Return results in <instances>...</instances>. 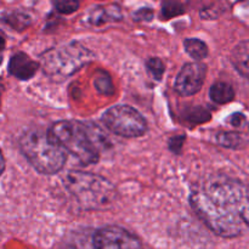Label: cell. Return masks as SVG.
I'll return each mask as SVG.
<instances>
[{
	"mask_svg": "<svg viewBox=\"0 0 249 249\" xmlns=\"http://www.w3.org/2000/svg\"><path fill=\"white\" fill-rule=\"evenodd\" d=\"M190 204L197 218L220 237H238L249 231V187L224 174L195 185Z\"/></svg>",
	"mask_w": 249,
	"mask_h": 249,
	"instance_id": "6da1fadb",
	"label": "cell"
},
{
	"mask_svg": "<svg viewBox=\"0 0 249 249\" xmlns=\"http://www.w3.org/2000/svg\"><path fill=\"white\" fill-rule=\"evenodd\" d=\"M48 134L82 165L99 162L102 150L107 146L104 131L92 123L56 122L50 126Z\"/></svg>",
	"mask_w": 249,
	"mask_h": 249,
	"instance_id": "7a4b0ae2",
	"label": "cell"
},
{
	"mask_svg": "<svg viewBox=\"0 0 249 249\" xmlns=\"http://www.w3.org/2000/svg\"><path fill=\"white\" fill-rule=\"evenodd\" d=\"M63 185L79 207L87 211H104L117 201V189L109 180L92 173L68 172Z\"/></svg>",
	"mask_w": 249,
	"mask_h": 249,
	"instance_id": "3957f363",
	"label": "cell"
},
{
	"mask_svg": "<svg viewBox=\"0 0 249 249\" xmlns=\"http://www.w3.org/2000/svg\"><path fill=\"white\" fill-rule=\"evenodd\" d=\"M19 150L29 164L43 174H56L66 164V150L48 133L28 130L19 138Z\"/></svg>",
	"mask_w": 249,
	"mask_h": 249,
	"instance_id": "277c9868",
	"label": "cell"
},
{
	"mask_svg": "<svg viewBox=\"0 0 249 249\" xmlns=\"http://www.w3.org/2000/svg\"><path fill=\"white\" fill-rule=\"evenodd\" d=\"M94 60V53L80 43L66 44L50 49L41 55L40 67L53 80L67 79Z\"/></svg>",
	"mask_w": 249,
	"mask_h": 249,
	"instance_id": "5b68a950",
	"label": "cell"
},
{
	"mask_svg": "<svg viewBox=\"0 0 249 249\" xmlns=\"http://www.w3.org/2000/svg\"><path fill=\"white\" fill-rule=\"evenodd\" d=\"M101 119L107 129L123 138H139L147 131L145 117L128 105L111 107L105 111Z\"/></svg>",
	"mask_w": 249,
	"mask_h": 249,
	"instance_id": "8992f818",
	"label": "cell"
},
{
	"mask_svg": "<svg viewBox=\"0 0 249 249\" xmlns=\"http://www.w3.org/2000/svg\"><path fill=\"white\" fill-rule=\"evenodd\" d=\"M92 246L99 249L139 248L141 242L135 235L119 226H105L92 236Z\"/></svg>",
	"mask_w": 249,
	"mask_h": 249,
	"instance_id": "52a82bcc",
	"label": "cell"
},
{
	"mask_svg": "<svg viewBox=\"0 0 249 249\" xmlns=\"http://www.w3.org/2000/svg\"><path fill=\"white\" fill-rule=\"evenodd\" d=\"M206 75L207 66L204 63H186L175 79L174 89L181 96H192L202 89Z\"/></svg>",
	"mask_w": 249,
	"mask_h": 249,
	"instance_id": "ba28073f",
	"label": "cell"
},
{
	"mask_svg": "<svg viewBox=\"0 0 249 249\" xmlns=\"http://www.w3.org/2000/svg\"><path fill=\"white\" fill-rule=\"evenodd\" d=\"M40 67V62L32 60L24 53H17L10 58L9 61V73L17 79L28 80L34 77Z\"/></svg>",
	"mask_w": 249,
	"mask_h": 249,
	"instance_id": "9c48e42d",
	"label": "cell"
},
{
	"mask_svg": "<svg viewBox=\"0 0 249 249\" xmlns=\"http://www.w3.org/2000/svg\"><path fill=\"white\" fill-rule=\"evenodd\" d=\"M122 19V12L121 9L116 5H111V6H102L96 7L92 10L88 17V22L94 26H101L104 23H108V22H117Z\"/></svg>",
	"mask_w": 249,
	"mask_h": 249,
	"instance_id": "30bf717a",
	"label": "cell"
},
{
	"mask_svg": "<svg viewBox=\"0 0 249 249\" xmlns=\"http://www.w3.org/2000/svg\"><path fill=\"white\" fill-rule=\"evenodd\" d=\"M231 62L238 73L249 79V40L241 41L231 53Z\"/></svg>",
	"mask_w": 249,
	"mask_h": 249,
	"instance_id": "8fae6325",
	"label": "cell"
},
{
	"mask_svg": "<svg viewBox=\"0 0 249 249\" xmlns=\"http://www.w3.org/2000/svg\"><path fill=\"white\" fill-rule=\"evenodd\" d=\"M209 96H211L212 101L215 102V104L224 105L232 101L233 97H235V90L229 83L218 82L211 87Z\"/></svg>",
	"mask_w": 249,
	"mask_h": 249,
	"instance_id": "7c38bea8",
	"label": "cell"
},
{
	"mask_svg": "<svg viewBox=\"0 0 249 249\" xmlns=\"http://www.w3.org/2000/svg\"><path fill=\"white\" fill-rule=\"evenodd\" d=\"M184 48L185 51L191 56L192 58L197 61H201L208 56V46L204 41L199 40L196 38H190L184 41Z\"/></svg>",
	"mask_w": 249,
	"mask_h": 249,
	"instance_id": "4fadbf2b",
	"label": "cell"
},
{
	"mask_svg": "<svg viewBox=\"0 0 249 249\" xmlns=\"http://www.w3.org/2000/svg\"><path fill=\"white\" fill-rule=\"evenodd\" d=\"M215 142L226 148H241L245 143V138L233 131H220L215 135Z\"/></svg>",
	"mask_w": 249,
	"mask_h": 249,
	"instance_id": "5bb4252c",
	"label": "cell"
},
{
	"mask_svg": "<svg viewBox=\"0 0 249 249\" xmlns=\"http://www.w3.org/2000/svg\"><path fill=\"white\" fill-rule=\"evenodd\" d=\"M4 19L16 31H23L31 24V18L28 15L22 14V12H12L9 16H5Z\"/></svg>",
	"mask_w": 249,
	"mask_h": 249,
	"instance_id": "9a60e30c",
	"label": "cell"
},
{
	"mask_svg": "<svg viewBox=\"0 0 249 249\" xmlns=\"http://www.w3.org/2000/svg\"><path fill=\"white\" fill-rule=\"evenodd\" d=\"M185 9L181 2L177 0H165L162 5V16L165 19H170L173 17H177L179 15L184 14Z\"/></svg>",
	"mask_w": 249,
	"mask_h": 249,
	"instance_id": "2e32d148",
	"label": "cell"
},
{
	"mask_svg": "<svg viewBox=\"0 0 249 249\" xmlns=\"http://www.w3.org/2000/svg\"><path fill=\"white\" fill-rule=\"evenodd\" d=\"M95 88L97 89V91L104 95H112L114 92V87L112 84L111 77L106 72H100V74L96 75Z\"/></svg>",
	"mask_w": 249,
	"mask_h": 249,
	"instance_id": "e0dca14e",
	"label": "cell"
},
{
	"mask_svg": "<svg viewBox=\"0 0 249 249\" xmlns=\"http://www.w3.org/2000/svg\"><path fill=\"white\" fill-rule=\"evenodd\" d=\"M146 67H147V71L152 74V77L155 78V79H162L163 73H164L165 71V66L160 58L151 57L150 60H147V62H146Z\"/></svg>",
	"mask_w": 249,
	"mask_h": 249,
	"instance_id": "ac0fdd59",
	"label": "cell"
},
{
	"mask_svg": "<svg viewBox=\"0 0 249 249\" xmlns=\"http://www.w3.org/2000/svg\"><path fill=\"white\" fill-rule=\"evenodd\" d=\"M55 7L60 14L70 15L73 14L79 7L78 0H55Z\"/></svg>",
	"mask_w": 249,
	"mask_h": 249,
	"instance_id": "d6986e66",
	"label": "cell"
},
{
	"mask_svg": "<svg viewBox=\"0 0 249 249\" xmlns=\"http://www.w3.org/2000/svg\"><path fill=\"white\" fill-rule=\"evenodd\" d=\"M209 113L206 112L204 109L202 108H195L194 111L190 112L189 114V121L194 122V123H201V122H206L207 119H209Z\"/></svg>",
	"mask_w": 249,
	"mask_h": 249,
	"instance_id": "ffe728a7",
	"label": "cell"
},
{
	"mask_svg": "<svg viewBox=\"0 0 249 249\" xmlns=\"http://www.w3.org/2000/svg\"><path fill=\"white\" fill-rule=\"evenodd\" d=\"M185 135H179V136H173L172 139L169 140V148L173 151L174 153H180L181 151L182 145H184L185 141Z\"/></svg>",
	"mask_w": 249,
	"mask_h": 249,
	"instance_id": "44dd1931",
	"label": "cell"
},
{
	"mask_svg": "<svg viewBox=\"0 0 249 249\" xmlns=\"http://www.w3.org/2000/svg\"><path fill=\"white\" fill-rule=\"evenodd\" d=\"M153 18V11L147 7L140 9L134 14V19L135 21H151Z\"/></svg>",
	"mask_w": 249,
	"mask_h": 249,
	"instance_id": "7402d4cb",
	"label": "cell"
},
{
	"mask_svg": "<svg viewBox=\"0 0 249 249\" xmlns=\"http://www.w3.org/2000/svg\"><path fill=\"white\" fill-rule=\"evenodd\" d=\"M231 125L233 126H242L246 122V117L242 113H233L232 116L229 118Z\"/></svg>",
	"mask_w": 249,
	"mask_h": 249,
	"instance_id": "603a6c76",
	"label": "cell"
}]
</instances>
